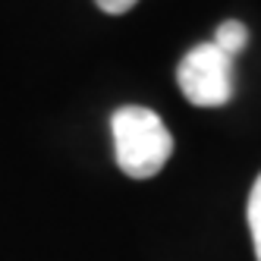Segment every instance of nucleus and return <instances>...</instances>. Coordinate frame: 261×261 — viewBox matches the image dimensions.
Returning a JSON list of instances; mask_svg holds the SVG:
<instances>
[{
    "mask_svg": "<svg viewBox=\"0 0 261 261\" xmlns=\"http://www.w3.org/2000/svg\"><path fill=\"white\" fill-rule=\"evenodd\" d=\"M117 167L133 179H151L173 154V136L164 120L148 107L126 104L110 117Z\"/></svg>",
    "mask_w": 261,
    "mask_h": 261,
    "instance_id": "nucleus-1",
    "label": "nucleus"
},
{
    "mask_svg": "<svg viewBox=\"0 0 261 261\" xmlns=\"http://www.w3.org/2000/svg\"><path fill=\"white\" fill-rule=\"evenodd\" d=\"M176 82L186 101L195 107H223L233 98V57L214 41L195 44L179 60Z\"/></svg>",
    "mask_w": 261,
    "mask_h": 261,
    "instance_id": "nucleus-2",
    "label": "nucleus"
},
{
    "mask_svg": "<svg viewBox=\"0 0 261 261\" xmlns=\"http://www.w3.org/2000/svg\"><path fill=\"white\" fill-rule=\"evenodd\" d=\"M214 44H217L223 54L236 57V54L249 44V29L242 25V22H236V19H230V22H223V25L214 32Z\"/></svg>",
    "mask_w": 261,
    "mask_h": 261,
    "instance_id": "nucleus-3",
    "label": "nucleus"
},
{
    "mask_svg": "<svg viewBox=\"0 0 261 261\" xmlns=\"http://www.w3.org/2000/svg\"><path fill=\"white\" fill-rule=\"evenodd\" d=\"M249 230H252V246H255V258L261 261V173L249 192Z\"/></svg>",
    "mask_w": 261,
    "mask_h": 261,
    "instance_id": "nucleus-4",
    "label": "nucleus"
},
{
    "mask_svg": "<svg viewBox=\"0 0 261 261\" xmlns=\"http://www.w3.org/2000/svg\"><path fill=\"white\" fill-rule=\"evenodd\" d=\"M95 4L104 10V13H110V16H120V13H129L139 0H95Z\"/></svg>",
    "mask_w": 261,
    "mask_h": 261,
    "instance_id": "nucleus-5",
    "label": "nucleus"
}]
</instances>
